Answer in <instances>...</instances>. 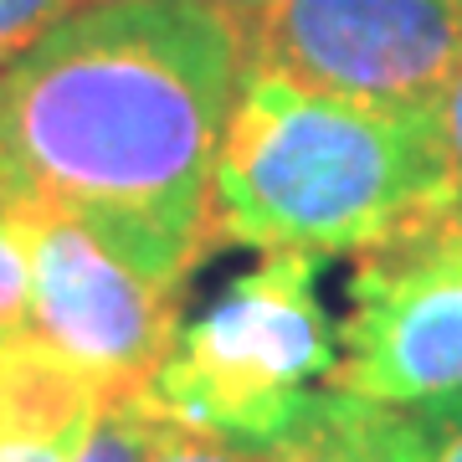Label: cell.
Returning a JSON list of instances; mask_svg holds the SVG:
<instances>
[{"instance_id":"cell-1","label":"cell","mask_w":462,"mask_h":462,"mask_svg":"<svg viewBox=\"0 0 462 462\" xmlns=\"http://www.w3.org/2000/svg\"><path fill=\"white\" fill-rule=\"evenodd\" d=\"M252 42L200 0H88L0 62V200L72 211L160 278L216 252L211 175Z\"/></svg>"},{"instance_id":"cell-2","label":"cell","mask_w":462,"mask_h":462,"mask_svg":"<svg viewBox=\"0 0 462 462\" xmlns=\"http://www.w3.org/2000/svg\"><path fill=\"white\" fill-rule=\"evenodd\" d=\"M452 211L437 108H391L247 62L211 175L216 247L360 257Z\"/></svg>"},{"instance_id":"cell-3","label":"cell","mask_w":462,"mask_h":462,"mask_svg":"<svg viewBox=\"0 0 462 462\" xmlns=\"http://www.w3.org/2000/svg\"><path fill=\"white\" fill-rule=\"evenodd\" d=\"M319 273L324 257L263 252L196 319H180L144 391L154 411L257 457L293 442L339 360V319Z\"/></svg>"},{"instance_id":"cell-4","label":"cell","mask_w":462,"mask_h":462,"mask_svg":"<svg viewBox=\"0 0 462 462\" xmlns=\"http://www.w3.org/2000/svg\"><path fill=\"white\" fill-rule=\"evenodd\" d=\"M32 236L26 339L103 401L144 396L180 329V282L72 211H21Z\"/></svg>"},{"instance_id":"cell-5","label":"cell","mask_w":462,"mask_h":462,"mask_svg":"<svg viewBox=\"0 0 462 462\" xmlns=\"http://www.w3.org/2000/svg\"><path fill=\"white\" fill-rule=\"evenodd\" d=\"M329 391L401 411L462 396V206L355 257Z\"/></svg>"},{"instance_id":"cell-6","label":"cell","mask_w":462,"mask_h":462,"mask_svg":"<svg viewBox=\"0 0 462 462\" xmlns=\"http://www.w3.org/2000/svg\"><path fill=\"white\" fill-rule=\"evenodd\" d=\"M252 62L391 108H437L462 62V0H278Z\"/></svg>"},{"instance_id":"cell-7","label":"cell","mask_w":462,"mask_h":462,"mask_svg":"<svg viewBox=\"0 0 462 462\" xmlns=\"http://www.w3.org/2000/svg\"><path fill=\"white\" fill-rule=\"evenodd\" d=\"M263 462H437V447L421 411L324 391L309 427Z\"/></svg>"},{"instance_id":"cell-8","label":"cell","mask_w":462,"mask_h":462,"mask_svg":"<svg viewBox=\"0 0 462 462\" xmlns=\"http://www.w3.org/2000/svg\"><path fill=\"white\" fill-rule=\"evenodd\" d=\"M98 401L103 396L88 380L51 360L32 396L0 421V462H72L98 416Z\"/></svg>"},{"instance_id":"cell-9","label":"cell","mask_w":462,"mask_h":462,"mask_svg":"<svg viewBox=\"0 0 462 462\" xmlns=\"http://www.w3.org/2000/svg\"><path fill=\"white\" fill-rule=\"evenodd\" d=\"M154 431H160V411L149 396L98 401V416H93L72 462H149Z\"/></svg>"},{"instance_id":"cell-10","label":"cell","mask_w":462,"mask_h":462,"mask_svg":"<svg viewBox=\"0 0 462 462\" xmlns=\"http://www.w3.org/2000/svg\"><path fill=\"white\" fill-rule=\"evenodd\" d=\"M32 314V236L26 216L0 200V345L26 334Z\"/></svg>"},{"instance_id":"cell-11","label":"cell","mask_w":462,"mask_h":462,"mask_svg":"<svg viewBox=\"0 0 462 462\" xmlns=\"http://www.w3.org/2000/svg\"><path fill=\"white\" fill-rule=\"evenodd\" d=\"M149 462H263V457L221 442V437H211V431H196V427H185V421L160 416V431H154Z\"/></svg>"},{"instance_id":"cell-12","label":"cell","mask_w":462,"mask_h":462,"mask_svg":"<svg viewBox=\"0 0 462 462\" xmlns=\"http://www.w3.org/2000/svg\"><path fill=\"white\" fill-rule=\"evenodd\" d=\"M78 5H88V0H0V62L26 51L47 26L72 16Z\"/></svg>"},{"instance_id":"cell-13","label":"cell","mask_w":462,"mask_h":462,"mask_svg":"<svg viewBox=\"0 0 462 462\" xmlns=\"http://www.w3.org/2000/svg\"><path fill=\"white\" fill-rule=\"evenodd\" d=\"M437 129H442V154H447V185H452V206H462V62L452 83L437 98Z\"/></svg>"},{"instance_id":"cell-14","label":"cell","mask_w":462,"mask_h":462,"mask_svg":"<svg viewBox=\"0 0 462 462\" xmlns=\"http://www.w3.org/2000/svg\"><path fill=\"white\" fill-rule=\"evenodd\" d=\"M427 427H431V447H437V462H462V396L442 401V406H427Z\"/></svg>"},{"instance_id":"cell-15","label":"cell","mask_w":462,"mask_h":462,"mask_svg":"<svg viewBox=\"0 0 462 462\" xmlns=\"http://www.w3.org/2000/svg\"><path fill=\"white\" fill-rule=\"evenodd\" d=\"M200 5H211V11H221V16L236 26V32L247 36V42H257V32H263L267 11L278 5V0H200Z\"/></svg>"}]
</instances>
